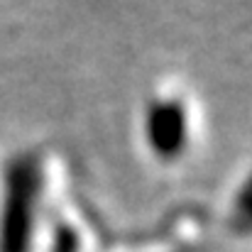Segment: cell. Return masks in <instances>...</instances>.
Returning a JSON list of instances; mask_svg holds the SVG:
<instances>
[{
	"label": "cell",
	"instance_id": "cell-1",
	"mask_svg": "<svg viewBox=\"0 0 252 252\" xmlns=\"http://www.w3.org/2000/svg\"><path fill=\"white\" fill-rule=\"evenodd\" d=\"M32 179L34 174L27 164H20L15 174L10 176V198H7V211H5V223H2V240L0 252H27L30 245V208H32Z\"/></svg>",
	"mask_w": 252,
	"mask_h": 252
},
{
	"label": "cell",
	"instance_id": "cell-2",
	"mask_svg": "<svg viewBox=\"0 0 252 252\" xmlns=\"http://www.w3.org/2000/svg\"><path fill=\"white\" fill-rule=\"evenodd\" d=\"M147 132H150V142L157 152H162V155L179 152V147L184 145V137H186V123H184L181 108L176 103H157L150 110Z\"/></svg>",
	"mask_w": 252,
	"mask_h": 252
}]
</instances>
